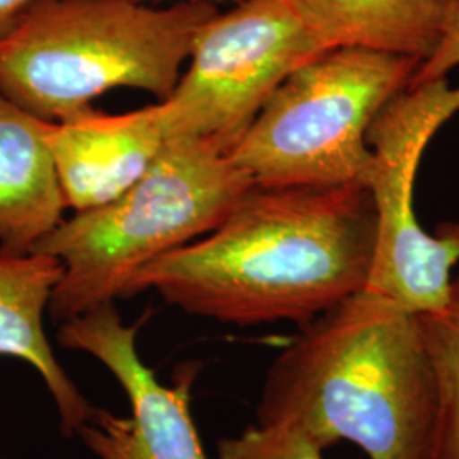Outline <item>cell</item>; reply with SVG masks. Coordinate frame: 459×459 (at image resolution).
Returning a JSON list of instances; mask_svg holds the SVG:
<instances>
[{"instance_id":"cell-16","label":"cell","mask_w":459,"mask_h":459,"mask_svg":"<svg viewBox=\"0 0 459 459\" xmlns=\"http://www.w3.org/2000/svg\"><path fill=\"white\" fill-rule=\"evenodd\" d=\"M34 0H0V38L9 33Z\"/></svg>"},{"instance_id":"cell-14","label":"cell","mask_w":459,"mask_h":459,"mask_svg":"<svg viewBox=\"0 0 459 459\" xmlns=\"http://www.w3.org/2000/svg\"><path fill=\"white\" fill-rule=\"evenodd\" d=\"M216 459H324V449L293 422H274L221 439Z\"/></svg>"},{"instance_id":"cell-3","label":"cell","mask_w":459,"mask_h":459,"mask_svg":"<svg viewBox=\"0 0 459 459\" xmlns=\"http://www.w3.org/2000/svg\"><path fill=\"white\" fill-rule=\"evenodd\" d=\"M216 14L214 4L186 0L165 9L140 0H34L0 38V92L51 123L94 111L92 102L115 89L165 100L199 28Z\"/></svg>"},{"instance_id":"cell-18","label":"cell","mask_w":459,"mask_h":459,"mask_svg":"<svg viewBox=\"0 0 459 459\" xmlns=\"http://www.w3.org/2000/svg\"><path fill=\"white\" fill-rule=\"evenodd\" d=\"M0 459H13V458H0Z\"/></svg>"},{"instance_id":"cell-12","label":"cell","mask_w":459,"mask_h":459,"mask_svg":"<svg viewBox=\"0 0 459 459\" xmlns=\"http://www.w3.org/2000/svg\"><path fill=\"white\" fill-rule=\"evenodd\" d=\"M291 2L328 49H371L422 64L437 48L455 0Z\"/></svg>"},{"instance_id":"cell-10","label":"cell","mask_w":459,"mask_h":459,"mask_svg":"<svg viewBox=\"0 0 459 459\" xmlns=\"http://www.w3.org/2000/svg\"><path fill=\"white\" fill-rule=\"evenodd\" d=\"M64 274L62 263L41 252L0 250V356L30 364L51 394L62 436H77L94 405L56 359L45 332V313Z\"/></svg>"},{"instance_id":"cell-8","label":"cell","mask_w":459,"mask_h":459,"mask_svg":"<svg viewBox=\"0 0 459 459\" xmlns=\"http://www.w3.org/2000/svg\"><path fill=\"white\" fill-rule=\"evenodd\" d=\"M138 327L106 303L58 328V342L98 359L130 403L126 417L94 407L77 436L98 459H210L191 413L196 362L182 364L174 385H164L138 354Z\"/></svg>"},{"instance_id":"cell-11","label":"cell","mask_w":459,"mask_h":459,"mask_svg":"<svg viewBox=\"0 0 459 459\" xmlns=\"http://www.w3.org/2000/svg\"><path fill=\"white\" fill-rule=\"evenodd\" d=\"M65 210L41 119L0 92V250L33 252Z\"/></svg>"},{"instance_id":"cell-9","label":"cell","mask_w":459,"mask_h":459,"mask_svg":"<svg viewBox=\"0 0 459 459\" xmlns=\"http://www.w3.org/2000/svg\"><path fill=\"white\" fill-rule=\"evenodd\" d=\"M41 134L65 206L75 212L123 195L169 142L160 100L123 115L94 109L62 123L41 119Z\"/></svg>"},{"instance_id":"cell-2","label":"cell","mask_w":459,"mask_h":459,"mask_svg":"<svg viewBox=\"0 0 459 459\" xmlns=\"http://www.w3.org/2000/svg\"><path fill=\"white\" fill-rule=\"evenodd\" d=\"M257 424L293 422L324 451L439 459L441 405L417 315L362 290L299 327L269 364Z\"/></svg>"},{"instance_id":"cell-4","label":"cell","mask_w":459,"mask_h":459,"mask_svg":"<svg viewBox=\"0 0 459 459\" xmlns=\"http://www.w3.org/2000/svg\"><path fill=\"white\" fill-rule=\"evenodd\" d=\"M254 186L212 143L169 140L123 195L64 218L34 247L64 265L49 301L51 318L62 324L126 298L142 267L216 229Z\"/></svg>"},{"instance_id":"cell-1","label":"cell","mask_w":459,"mask_h":459,"mask_svg":"<svg viewBox=\"0 0 459 459\" xmlns=\"http://www.w3.org/2000/svg\"><path fill=\"white\" fill-rule=\"evenodd\" d=\"M377 225L368 187L254 186L216 229L142 267L126 298L157 291L220 324L303 327L366 288Z\"/></svg>"},{"instance_id":"cell-5","label":"cell","mask_w":459,"mask_h":459,"mask_svg":"<svg viewBox=\"0 0 459 459\" xmlns=\"http://www.w3.org/2000/svg\"><path fill=\"white\" fill-rule=\"evenodd\" d=\"M419 66L409 56L330 49L279 85L227 155L261 187H368V130Z\"/></svg>"},{"instance_id":"cell-13","label":"cell","mask_w":459,"mask_h":459,"mask_svg":"<svg viewBox=\"0 0 459 459\" xmlns=\"http://www.w3.org/2000/svg\"><path fill=\"white\" fill-rule=\"evenodd\" d=\"M417 325L439 394V459H459V276L443 307L417 315Z\"/></svg>"},{"instance_id":"cell-17","label":"cell","mask_w":459,"mask_h":459,"mask_svg":"<svg viewBox=\"0 0 459 459\" xmlns=\"http://www.w3.org/2000/svg\"><path fill=\"white\" fill-rule=\"evenodd\" d=\"M142 2V0H140ZM186 2H208V4H218V2H231V4H242L248 0H186Z\"/></svg>"},{"instance_id":"cell-7","label":"cell","mask_w":459,"mask_h":459,"mask_svg":"<svg viewBox=\"0 0 459 459\" xmlns=\"http://www.w3.org/2000/svg\"><path fill=\"white\" fill-rule=\"evenodd\" d=\"M459 113V87L447 79L407 87L396 94L368 130L375 162L368 191L377 210V244L368 291L386 296L422 315L446 303L459 263V223L436 235L415 216L413 187L432 136Z\"/></svg>"},{"instance_id":"cell-15","label":"cell","mask_w":459,"mask_h":459,"mask_svg":"<svg viewBox=\"0 0 459 459\" xmlns=\"http://www.w3.org/2000/svg\"><path fill=\"white\" fill-rule=\"evenodd\" d=\"M456 66H459V0H455L451 5L437 48L430 58L420 64L409 87L446 79L447 74Z\"/></svg>"},{"instance_id":"cell-6","label":"cell","mask_w":459,"mask_h":459,"mask_svg":"<svg viewBox=\"0 0 459 459\" xmlns=\"http://www.w3.org/2000/svg\"><path fill=\"white\" fill-rule=\"evenodd\" d=\"M327 51L291 0L218 13L199 28L187 70L160 100L169 140H203L229 153L279 85Z\"/></svg>"}]
</instances>
